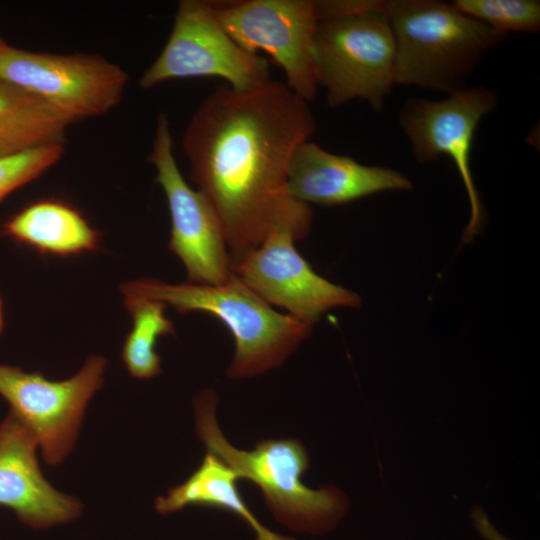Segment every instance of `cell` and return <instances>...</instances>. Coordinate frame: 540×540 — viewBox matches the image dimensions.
<instances>
[{
    "mask_svg": "<svg viewBox=\"0 0 540 540\" xmlns=\"http://www.w3.org/2000/svg\"><path fill=\"white\" fill-rule=\"evenodd\" d=\"M123 296L158 300L181 313L200 311L219 319L235 341L228 377L240 379L281 365L309 336L311 326L274 310L235 274L220 285L169 284L142 278L120 286Z\"/></svg>",
    "mask_w": 540,
    "mask_h": 540,
    "instance_id": "3",
    "label": "cell"
},
{
    "mask_svg": "<svg viewBox=\"0 0 540 540\" xmlns=\"http://www.w3.org/2000/svg\"><path fill=\"white\" fill-rule=\"evenodd\" d=\"M132 319L121 357L131 376L150 379L161 372V357L156 352L159 337L175 334L173 322L165 315L166 304L149 298L124 296Z\"/></svg>",
    "mask_w": 540,
    "mask_h": 540,
    "instance_id": "18",
    "label": "cell"
},
{
    "mask_svg": "<svg viewBox=\"0 0 540 540\" xmlns=\"http://www.w3.org/2000/svg\"><path fill=\"white\" fill-rule=\"evenodd\" d=\"M228 35L245 50H261L283 70L286 85L308 103L317 93L311 47L318 23L312 0L209 2Z\"/></svg>",
    "mask_w": 540,
    "mask_h": 540,
    "instance_id": "11",
    "label": "cell"
},
{
    "mask_svg": "<svg viewBox=\"0 0 540 540\" xmlns=\"http://www.w3.org/2000/svg\"><path fill=\"white\" fill-rule=\"evenodd\" d=\"M72 120L40 98L0 80V158L64 143Z\"/></svg>",
    "mask_w": 540,
    "mask_h": 540,
    "instance_id": "17",
    "label": "cell"
},
{
    "mask_svg": "<svg viewBox=\"0 0 540 540\" xmlns=\"http://www.w3.org/2000/svg\"><path fill=\"white\" fill-rule=\"evenodd\" d=\"M148 161L155 167L169 207V249L181 260L191 283L220 285L234 274L220 219L205 196L182 176L174 153L169 121L157 119Z\"/></svg>",
    "mask_w": 540,
    "mask_h": 540,
    "instance_id": "10",
    "label": "cell"
},
{
    "mask_svg": "<svg viewBox=\"0 0 540 540\" xmlns=\"http://www.w3.org/2000/svg\"><path fill=\"white\" fill-rule=\"evenodd\" d=\"M411 188L399 171L361 164L310 140L295 149L287 170L288 194L306 204L337 206L378 192Z\"/></svg>",
    "mask_w": 540,
    "mask_h": 540,
    "instance_id": "14",
    "label": "cell"
},
{
    "mask_svg": "<svg viewBox=\"0 0 540 540\" xmlns=\"http://www.w3.org/2000/svg\"><path fill=\"white\" fill-rule=\"evenodd\" d=\"M38 444L12 413L0 423V506L10 508L32 528H47L76 519L81 502L57 491L43 476Z\"/></svg>",
    "mask_w": 540,
    "mask_h": 540,
    "instance_id": "13",
    "label": "cell"
},
{
    "mask_svg": "<svg viewBox=\"0 0 540 540\" xmlns=\"http://www.w3.org/2000/svg\"><path fill=\"white\" fill-rule=\"evenodd\" d=\"M387 1L371 11L318 21L311 55L326 105L337 108L363 100L383 109L395 85V37L386 15Z\"/></svg>",
    "mask_w": 540,
    "mask_h": 540,
    "instance_id": "5",
    "label": "cell"
},
{
    "mask_svg": "<svg viewBox=\"0 0 540 540\" xmlns=\"http://www.w3.org/2000/svg\"><path fill=\"white\" fill-rule=\"evenodd\" d=\"M3 236L46 256L69 257L99 248L100 234L84 216L62 201L31 203L8 218Z\"/></svg>",
    "mask_w": 540,
    "mask_h": 540,
    "instance_id": "15",
    "label": "cell"
},
{
    "mask_svg": "<svg viewBox=\"0 0 540 540\" xmlns=\"http://www.w3.org/2000/svg\"><path fill=\"white\" fill-rule=\"evenodd\" d=\"M386 15L396 43L395 85L448 95L466 88L482 58L506 37L442 1L390 0Z\"/></svg>",
    "mask_w": 540,
    "mask_h": 540,
    "instance_id": "4",
    "label": "cell"
},
{
    "mask_svg": "<svg viewBox=\"0 0 540 540\" xmlns=\"http://www.w3.org/2000/svg\"><path fill=\"white\" fill-rule=\"evenodd\" d=\"M236 473L220 458L207 452L200 466L182 484L155 501L158 513L169 514L188 506L224 509L240 517L255 533V540H296L264 526L244 501Z\"/></svg>",
    "mask_w": 540,
    "mask_h": 540,
    "instance_id": "16",
    "label": "cell"
},
{
    "mask_svg": "<svg viewBox=\"0 0 540 540\" xmlns=\"http://www.w3.org/2000/svg\"><path fill=\"white\" fill-rule=\"evenodd\" d=\"M314 131L309 103L272 80L247 91L218 86L190 117L182 136L190 178L220 219L232 268L274 231L308 235L313 211L286 183L295 149Z\"/></svg>",
    "mask_w": 540,
    "mask_h": 540,
    "instance_id": "1",
    "label": "cell"
},
{
    "mask_svg": "<svg viewBox=\"0 0 540 540\" xmlns=\"http://www.w3.org/2000/svg\"><path fill=\"white\" fill-rule=\"evenodd\" d=\"M497 103L496 92L480 86L466 87L442 100L407 99L398 115L399 126L418 162H433L445 155L457 168L470 205L463 242L472 241L484 222L470 156L478 125L496 108Z\"/></svg>",
    "mask_w": 540,
    "mask_h": 540,
    "instance_id": "9",
    "label": "cell"
},
{
    "mask_svg": "<svg viewBox=\"0 0 540 540\" xmlns=\"http://www.w3.org/2000/svg\"><path fill=\"white\" fill-rule=\"evenodd\" d=\"M128 74L98 54H54L0 47V80L50 105L74 123L121 101Z\"/></svg>",
    "mask_w": 540,
    "mask_h": 540,
    "instance_id": "6",
    "label": "cell"
},
{
    "mask_svg": "<svg viewBox=\"0 0 540 540\" xmlns=\"http://www.w3.org/2000/svg\"><path fill=\"white\" fill-rule=\"evenodd\" d=\"M217 397L206 389L194 399L196 433L208 452L227 464L239 479L262 491L275 518L296 532L323 534L334 528L348 508L336 487L312 489L302 481L309 468L305 447L297 439H264L252 450L231 445L216 420Z\"/></svg>",
    "mask_w": 540,
    "mask_h": 540,
    "instance_id": "2",
    "label": "cell"
},
{
    "mask_svg": "<svg viewBox=\"0 0 540 540\" xmlns=\"http://www.w3.org/2000/svg\"><path fill=\"white\" fill-rule=\"evenodd\" d=\"M472 518L476 529L479 531L482 537L487 540H508L502 534H500L495 527L488 520L486 514L481 508H476L472 512Z\"/></svg>",
    "mask_w": 540,
    "mask_h": 540,
    "instance_id": "21",
    "label": "cell"
},
{
    "mask_svg": "<svg viewBox=\"0 0 540 540\" xmlns=\"http://www.w3.org/2000/svg\"><path fill=\"white\" fill-rule=\"evenodd\" d=\"M452 5L506 36L540 29V2L536 0H455Z\"/></svg>",
    "mask_w": 540,
    "mask_h": 540,
    "instance_id": "19",
    "label": "cell"
},
{
    "mask_svg": "<svg viewBox=\"0 0 540 540\" xmlns=\"http://www.w3.org/2000/svg\"><path fill=\"white\" fill-rule=\"evenodd\" d=\"M193 77H218L241 91L271 80L268 62L228 35L208 1L182 0L165 46L138 84L149 89L167 80Z\"/></svg>",
    "mask_w": 540,
    "mask_h": 540,
    "instance_id": "7",
    "label": "cell"
},
{
    "mask_svg": "<svg viewBox=\"0 0 540 540\" xmlns=\"http://www.w3.org/2000/svg\"><path fill=\"white\" fill-rule=\"evenodd\" d=\"M106 360L90 356L72 377L52 381L39 372L0 364V395L32 433L48 465L72 451L88 402L104 383Z\"/></svg>",
    "mask_w": 540,
    "mask_h": 540,
    "instance_id": "8",
    "label": "cell"
},
{
    "mask_svg": "<svg viewBox=\"0 0 540 540\" xmlns=\"http://www.w3.org/2000/svg\"><path fill=\"white\" fill-rule=\"evenodd\" d=\"M4 325H5V323H4V314H3V302H2L1 295H0V335L3 332Z\"/></svg>",
    "mask_w": 540,
    "mask_h": 540,
    "instance_id": "22",
    "label": "cell"
},
{
    "mask_svg": "<svg viewBox=\"0 0 540 540\" xmlns=\"http://www.w3.org/2000/svg\"><path fill=\"white\" fill-rule=\"evenodd\" d=\"M295 241L288 231L272 232L233 266V273L268 304L311 327L332 308H358L359 295L318 275Z\"/></svg>",
    "mask_w": 540,
    "mask_h": 540,
    "instance_id": "12",
    "label": "cell"
},
{
    "mask_svg": "<svg viewBox=\"0 0 540 540\" xmlns=\"http://www.w3.org/2000/svg\"><path fill=\"white\" fill-rule=\"evenodd\" d=\"M64 143H51L0 158V202L57 163Z\"/></svg>",
    "mask_w": 540,
    "mask_h": 540,
    "instance_id": "20",
    "label": "cell"
},
{
    "mask_svg": "<svg viewBox=\"0 0 540 540\" xmlns=\"http://www.w3.org/2000/svg\"><path fill=\"white\" fill-rule=\"evenodd\" d=\"M6 44V42L0 37V47Z\"/></svg>",
    "mask_w": 540,
    "mask_h": 540,
    "instance_id": "23",
    "label": "cell"
}]
</instances>
